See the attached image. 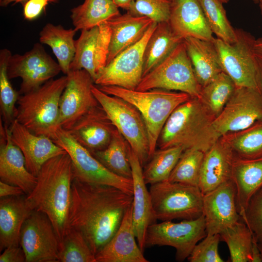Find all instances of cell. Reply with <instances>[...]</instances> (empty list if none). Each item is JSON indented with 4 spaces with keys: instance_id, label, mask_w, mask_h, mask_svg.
Wrapping results in <instances>:
<instances>
[{
    "instance_id": "obj_57",
    "label": "cell",
    "mask_w": 262,
    "mask_h": 262,
    "mask_svg": "<svg viewBox=\"0 0 262 262\" xmlns=\"http://www.w3.org/2000/svg\"><path fill=\"white\" fill-rule=\"evenodd\" d=\"M257 193L262 196V188L260 189Z\"/></svg>"
},
{
    "instance_id": "obj_6",
    "label": "cell",
    "mask_w": 262,
    "mask_h": 262,
    "mask_svg": "<svg viewBox=\"0 0 262 262\" xmlns=\"http://www.w3.org/2000/svg\"><path fill=\"white\" fill-rule=\"evenodd\" d=\"M92 92L113 125L123 136L143 167L149 159L147 128L138 109L125 100L108 95L95 85Z\"/></svg>"
},
{
    "instance_id": "obj_46",
    "label": "cell",
    "mask_w": 262,
    "mask_h": 262,
    "mask_svg": "<svg viewBox=\"0 0 262 262\" xmlns=\"http://www.w3.org/2000/svg\"><path fill=\"white\" fill-rule=\"evenodd\" d=\"M59 0H28L24 4L23 16L25 19L33 20L37 18L49 2H57Z\"/></svg>"
},
{
    "instance_id": "obj_12",
    "label": "cell",
    "mask_w": 262,
    "mask_h": 262,
    "mask_svg": "<svg viewBox=\"0 0 262 262\" xmlns=\"http://www.w3.org/2000/svg\"><path fill=\"white\" fill-rule=\"evenodd\" d=\"M42 44H34L31 50L23 54L12 55L8 63L7 74L10 80H22L20 95L34 90L54 79L62 72L58 63L47 52Z\"/></svg>"
},
{
    "instance_id": "obj_39",
    "label": "cell",
    "mask_w": 262,
    "mask_h": 262,
    "mask_svg": "<svg viewBox=\"0 0 262 262\" xmlns=\"http://www.w3.org/2000/svg\"><path fill=\"white\" fill-rule=\"evenodd\" d=\"M207 23L216 38L232 43L237 38L236 29L228 19L226 12L220 0H199Z\"/></svg>"
},
{
    "instance_id": "obj_38",
    "label": "cell",
    "mask_w": 262,
    "mask_h": 262,
    "mask_svg": "<svg viewBox=\"0 0 262 262\" xmlns=\"http://www.w3.org/2000/svg\"><path fill=\"white\" fill-rule=\"evenodd\" d=\"M204 153V151L196 148L184 149L168 180L198 187Z\"/></svg>"
},
{
    "instance_id": "obj_25",
    "label": "cell",
    "mask_w": 262,
    "mask_h": 262,
    "mask_svg": "<svg viewBox=\"0 0 262 262\" xmlns=\"http://www.w3.org/2000/svg\"><path fill=\"white\" fill-rule=\"evenodd\" d=\"M33 211L26 196L0 198V252L9 246H20L22 227Z\"/></svg>"
},
{
    "instance_id": "obj_48",
    "label": "cell",
    "mask_w": 262,
    "mask_h": 262,
    "mask_svg": "<svg viewBox=\"0 0 262 262\" xmlns=\"http://www.w3.org/2000/svg\"><path fill=\"white\" fill-rule=\"evenodd\" d=\"M26 194L18 186L4 183L0 181V197L18 196Z\"/></svg>"
},
{
    "instance_id": "obj_21",
    "label": "cell",
    "mask_w": 262,
    "mask_h": 262,
    "mask_svg": "<svg viewBox=\"0 0 262 262\" xmlns=\"http://www.w3.org/2000/svg\"><path fill=\"white\" fill-rule=\"evenodd\" d=\"M116 130L99 104L83 115L67 131L79 144L93 152L105 148Z\"/></svg>"
},
{
    "instance_id": "obj_44",
    "label": "cell",
    "mask_w": 262,
    "mask_h": 262,
    "mask_svg": "<svg viewBox=\"0 0 262 262\" xmlns=\"http://www.w3.org/2000/svg\"><path fill=\"white\" fill-rule=\"evenodd\" d=\"M259 244L262 245V196L256 193L241 216Z\"/></svg>"
},
{
    "instance_id": "obj_3",
    "label": "cell",
    "mask_w": 262,
    "mask_h": 262,
    "mask_svg": "<svg viewBox=\"0 0 262 262\" xmlns=\"http://www.w3.org/2000/svg\"><path fill=\"white\" fill-rule=\"evenodd\" d=\"M215 118L199 98L191 97L170 115L161 131L157 147L160 149L194 148L205 152L220 138L213 127Z\"/></svg>"
},
{
    "instance_id": "obj_41",
    "label": "cell",
    "mask_w": 262,
    "mask_h": 262,
    "mask_svg": "<svg viewBox=\"0 0 262 262\" xmlns=\"http://www.w3.org/2000/svg\"><path fill=\"white\" fill-rule=\"evenodd\" d=\"M58 262H96V260L83 235L68 228L60 244Z\"/></svg>"
},
{
    "instance_id": "obj_36",
    "label": "cell",
    "mask_w": 262,
    "mask_h": 262,
    "mask_svg": "<svg viewBox=\"0 0 262 262\" xmlns=\"http://www.w3.org/2000/svg\"><path fill=\"white\" fill-rule=\"evenodd\" d=\"M220 240L227 245L231 262H251L253 235L241 219L220 234Z\"/></svg>"
},
{
    "instance_id": "obj_4",
    "label": "cell",
    "mask_w": 262,
    "mask_h": 262,
    "mask_svg": "<svg viewBox=\"0 0 262 262\" xmlns=\"http://www.w3.org/2000/svg\"><path fill=\"white\" fill-rule=\"evenodd\" d=\"M66 75L51 79L38 88L19 96L15 119L37 135L53 139L58 128L60 101Z\"/></svg>"
},
{
    "instance_id": "obj_1",
    "label": "cell",
    "mask_w": 262,
    "mask_h": 262,
    "mask_svg": "<svg viewBox=\"0 0 262 262\" xmlns=\"http://www.w3.org/2000/svg\"><path fill=\"white\" fill-rule=\"evenodd\" d=\"M133 195L110 185L74 178L67 229L80 231L96 254L119 228Z\"/></svg>"
},
{
    "instance_id": "obj_20",
    "label": "cell",
    "mask_w": 262,
    "mask_h": 262,
    "mask_svg": "<svg viewBox=\"0 0 262 262\" xmlns=\"http://www.w3.org/2000/svg\"><path fill=\"white\" fill-rule=\"evenodd\" d=\"M129 157L133 182V223L137 243L144 252L147 229L150 225L156 223L157 219L153 210L149 191L147 188V184L143 178V167L131 147Z\"/></svg>"
},
{
    "instance_id": "obj_51",
    "label": "cell",
    "mask_w": 262,
    "mask_h": 262,
    "mask_svg": "<svg viewBox=\"0 0 262 262\" xmlns=\"http://www.w3.org/2000/svg\"><path fill=\"white\" fill-rule=\"evenodd\" d=\"M119 7L128 11L135 0H113Z\"/></svg>"
},
{
    "instance_id": "obj_50",
    "label": "cell",
    "mask_w": 262,
    "mask_h": 262,
    "mask_svg": "<svg viewBox=\"0 0 262 262\" xmlns=\"http://www.w3.org/2000/svg\"><path fill=\"white\" fill-rule=\"evenodd\" d=\"M258 73L257 85L258 89L262 95V60L257 58Z\"/></svg>"
},
{
    "instance_id": "obj_18",
    "label": "cell",
    "mask_w": 262,
    "mask_h": 262,
    "mask_svg": "<svg viewBox=\"0 0 262 262\" xmlns=\"http://www.w3.org/2000/svg\"><path fill=\"white\" fill-rule=\"evenodd\" d=\"M0 181L19 187L26 195L37 183V176L27 168L24 156L12 140L9 126L0 122Z\"/></svg>"
},
{
    "instance_id": "obj_11",
    "label": "cell",
    "mask_w": 262,
    "mask_h": 262,
    "mask_svg": "<svg viewBox=\"0 0 262 262\" xmlns=\"http://www.w3.org/2000/svg\"><path fill=\"white\" fill-rule=\"evenodd\" d=\"M207 234L203 214L196 219L183 220L178 223L172 221L155 223L147 229L145 248L155 246H172L176 250V260L183 262Z\"/></svg>"
},
{
    "instance_id": "obj_15",
    "label": "cell",
    "mask_w": 262,
    "mask_h": 262,
    "mask_svg": "<svg viewBox=\"0 0 262 262\" xmlns=\"http://www.w3.org/2000/svg\"><path fill=\"white\" fill-rule=\"evenodd\" d=\"M20 246L26 262H58L60 243L47 215L33 211L20 232Z\"/></svg>"
},
{
    "instance_id": "obj_2",
    "label": "cell",
    "mask_w": 262,
    "mask_h": 262,
    "mask_svg": "<svg viewBox=\"0 0 262 262\" xmlns=\"http://www.w3.org/2000/svg\"><path fill=\"white\" fill-rule=\"evenodd\" d=\"M74 178L72 162L66 152L49 159L42 165L37 175L35 186L26 195L31 209L49 217L60 244L67 229Z\"/></svg>"
},
{
    "instance_id": "obj_16",
    "label": "cell",
    "mask_w": 262,
    "mask_h": 262,
    "mask_svg": "<svg viewBox=\"0 0 262 262\" xmlns=\"http://www.w3.org/2000/svg\"><path fill=\"white\" fill-rule=\"evenodd\" d=\"M59 106V126L68 131L83 115L99 104L94 96V81L84 69L69 70Z\"/></svg>"
},
{
    "instance_id": "obj_29",
    "label": "cell",
    "mask_w": 262,
    "mask_h": 262,
    "mask_svg": "<svg viewBox=\"0 0 262 262\" xmlns=\"http://www.w3.org/2000/svg\"><path fill=\"white\" fill-rule=\"evenodd\" d=\"M183 41L168 22L157 23L145 49L143 77L163 62Z\"/></svg>"
},
{
    "instance_id": "obj_56",
    "label": "cell",
    "mask_w": 262,
    "mask_h": 262,
    "mask_svg": "<svg viewBox=\"0 0 262 262\" xmlns=\"http://www.w3.org/2000/svg\"><path fill=\"white\" fill-rule=\"evenodd\" d=\"M259 6H260L261 12L262 15V2L259 3Z\"/></svg>"
},
{
    "instance_id": "obj_31",
    "label": "cell",
    "mask_w": 262,
    "mask_h": 262,
    "mask_svg": "<svg viewBox=\"0 0 262 262\" xmlns=\"http://www.w3.org/2000/svg\"><path fill=\"white\" fill-rule=\"evenodd\" d=\"M119 7L113 0H84L70 10V18L74 29H89L120 14Z\"/></svg>"
},
{
    "instance_id": "obj_32",
    "label": "cell",
    "mask_w": 262,
    "mask_h": 262,
    "mask_svg": "<svg viewBox=\"0 0 262 262\" xmlns=\"http://www.w3.org/2000/svg\"><path fill=\"white\" fill-rule=\"evenodd\" d=\"M130 148L127 140L116 129L110 143L105 148L91 152L112 173L132 179V170L129 157Z\"/></svg>"
},
{
    "instance_id": "obj_42",
    "label": "cell",
    "mask_w": 262,
    "mask_h": 262,
    "mask_svg": "<svg viewBox=\"0 0 262 262\" xmlns=\"http://www.w3.org/2000/svg\"><path fill=\"white\" fill-rule=\"evenodd\" d=\"M171 0H135L127 12L135 16H147L157 23L168 22Z\"/></svg>"
},
{
    "instance_id": "obj_5",
    "label": "cell",
    "mask_w": 262,
    "mask_h": 262,
    "mask_svg": "<svg viewBox=\"0 0 262 262\" xmlns=\"http://www.w3.org/2000/svg\"><path fill=\"white\" fill-rule=\"evenodd\" d=\"M97 86L104 93L129 102L140 112L147 130L149 159L156 150L161 131L170 115L191 98L185 93L162 89L141 91L116 86Z\"/></svg>"
},
{
    "instance_id": "obj_58",
    "label": "cell",
    "mask_w": 262,
    "mask_h": 262,
    "mask_svg": "<svg viewBox=\"0 0 262 262\" xmlns=\"http://www.w3.org/2000/svg\"><path fill=\"white\" fill-rule=\"evenodd\" d=\"M254 0L259 2V3L262 2V0Z\"/></svg>"
},
{
    "instance_id": "obj_33",
    "label": "cell",
    "mask_w": 262,
    "mask_h": 262,
    "mask_svg": "<svg viewBox=\"0 0 262 262\" xmlns=\"http://www.w3.org/2000/svg\"><path fill=\"white\" fill-rule=\"evenodd\" d=\"M221 138L229 146L235 158L251 159L262 157V121Z\"/></svg>"
},
{
    "instance_id": "obj_53",
    "label": "cell",
    "mask_w": 262,
    "mask_h": 262,
    "mask_svg": "<svg viewBox=\"0 0 262 262\" xmlns=\"http://www.w3.org/2000/svg\"><path fill=\"white\" fill-rule=\"evenodd\" d=\"M27 0H0V6L1 7H6L12 2H14L15 4L20 3L23 5Z\"/></svg>"
},
{
    "instance_id": "obj_9",
    "label": "cell",
    "mask_w": 262,
    "mask_h": 262,
    "mask_svg": "<svg viewBox=\"0 0 262 262\" xmlns=\"http://www.w3.org/2000/svg\"><path fill=\"white\" fill-rule=\"evenodd\" d=\"M52 140L70 156L74 178L85 182L112 186L133 195L132 179L117 176L109 170L67 131L58 128Z\"/></svg>"
},
{
    "instance_id": "obj_28",
    "label": "cell",
    "mask_w": 262,
    "mask_h": 262,
    "mask_svg": "<svg viewBox=\"0 0 262 262\" xmlns=\"http://www.w3.org/2000/svg\"><path fill=\"white\" fill-rule=\"evenodd\" d=\"M183 42L196 78L202 87L222 72L213 41L188 37Z\"/></svg>"
},
{
    "instance_id": "obj_8",
    "label": "cell",
    "mask_w": 262,
    "mask_h": 262,
    "mask_svg": "<svg viewBox=\"0 0 262 262\" xmlns=\"http://www.w3.org/2000/svg\"><path fill=\"white\" fill-rule=\"evenodd\" d=\"M149 191L157 220H191L202 215L203 195L198 187L166 180L150 185Z\"/></svg>"
},
{
    "instance_id": "obj_35",
    "label": "cell",
    "mask_w": 262,
    "mask_h": 262,
    "mask_svg": "<svg viewBox=\"0 0 262 262\" xmlns=\"http://www.w3.org/2000/svg\"><path fill=\"white\" fill-rule=\"evenodd\" d=\"M236 86L224 72L201 88L199 98L216 117L232 96Z\"/></svg>"
},
{
    "instance_id": "obj_7",
    "label": "cell",
    "mask_w": 262,
    "mask_h": 262,
    "mask_svg": "<svg viewBox=\"0 0 262 262\" xmlns=\"http://www.w3.org/2000/svg\"><path fill=\"white\" fill-rule=\"evenodd\" d=\"M201 88L183 41L163 62L142 77L135 90L162 89L199 98Z\"/></svg>"
},
{
    "instance_id": "obj_13",
    "label": "cell",
    "mask_w": 262,
    "mask_h": 262,
    "mask_svg": "<svg viewBox=\"0 0 262 262\" xmlns=\"http://www.w3.org/2000/svg\"><path fill=\"white\" fill-rule=\"evenodd\" d=\"M262 121V95L258 89L236 87L232 96L213 122L221 137L245 129Z\"/></svg>"
},
{
    "instance_id": "obj_30",
    "label": "cell",
    "mask_w": 262,
    "mask_h": 262,
    "mask_svg": "<svg viewBox=\"0 0 262 262\" xmlns=\"http://www.w3.org/2000/svg\"><path fill=\"white\" fill-rule=\"evenodd\" d=\"M77 31L65 29L61 25L48 23L39 33L40 43L51 48L57 58L62 72L66 75L75 53V40L74 37Z\"/></svg>"
},
{
    "instance_id": "obj_40",
    "label": "cell",
    "mask_w": 262,
    "mask_h": 262,
    "mask_svg": "<svg viewBox=\"0 0 262 262\" xmlns=\"http://www.w3.org/2000/svg\"><path fill=\"white\" fill-rule=\"evenodd\" d=\"M10 50L2 49L0 50V106L1 116L4 123L10 126L15 119V114L20 95L12 86L7 74Z\"/></svg>"
},
{
    "instance_id": "obj_54",
    "label": "cell",
    "mask_w": 262,
    "mask_h": 262,
    "mask_svg": "<svg viewBox=\"0 0 262 262\" xmlns=\"http://www.w3.org/2000/svg\"><path fill=\"white\" fill-rule=\"evenodd\" d=\"M258 245H259V249L261 253V255H262V245L258 244Z\"/></svg>"
},
{
    "instance_id": "obj_47",
    "label": "cell",
    "mask_w": 262,
    "mask_h": 262,
    "mask_svg": "<svg viewBox=\"0 0 262 262\" xmlns=\"http://www.w3.org/2000/svg\"><path fill=\"white\" fill-rule=\"evenodd\" d=\"M26 262V256L20 246H12L6 248L0 255V262Z\"/></svg>"
},
{
    "instance_id": "obj_19",
    "label": "cell",
    "mask_w": 262,
    "mask_h": 262,
    "mask_svg": "<svg viewBox=\"0 0 262 262\" xmlns=\"http://www.w3.org/2000/svg\"><path fill=\"white\" fill-rule=\"evenodd\" d=\"M9 129L12 141L24 156L27 169L35 176L47 161L66 152L52 139L33 133L16 119Z\"/></svg>"
},
{
    "instance_id": "obj_52",
    "label": "cell",
    "mask_w": 262,
    "mask_h": 262,
    "mask_svg": "<svg viewBox=\"0 0 262 262\" xmlns=\"http://www.w3.org/2000/svg\"><path fill=\"white\" fill-rule=\"evenodd\" d=\"M254 50L257 57L262 60V37L255 40Z\"/></svg>"
},
{
    "instance_id": "obj_17",
    "label": "cell",
    "mask_w": 262,
    "mask_h": 262,
    "mask_svg": "<svg viewBox=\"0 0 262 262\" xmlns=\"http://www.w3.org/2000/svg\"><path fill=\"white\" fill-rule=\"evenodd\" d=\"M236 194L231 180L203 195L202 214L207 234H220L241 219L237 210Z\"/></svg>"
},
{
    "instance_id": "obj_26",
    "label": "cell",
    "mask_w": 262,
    "mask_h": 262,
    "mask_svg": "<svg viewBox=\"0 0 262 262\" xmlns=\"http://www.w3.org/2000/svg\"><path fill=\"white\" fill-rule=\"evenodd\" d=\"M106 22L111 30L107 65L121 51L141 39L154 22L147 16H135L127 12Z\"/></svg>"
},
{
    "instance_id": "obj_14",
    "label": "cell",
    "mask_w": 262,
    "mask_h": 262,
    "mask_svg": "<svg viewBox=\"0 0 262 262\" xmlns=\"http://www.w3.org/2000/svg\"><path fill=\"white\" fill-rule=\"evenodd\" d=\"M157 23L153 22L141 39L109 63L99 74L95 84L135 90L143 77L145 49Z\"/></svg>"
},
{
    "instance_id": "obj_43",
    "label": "cell",
    "mask_w": 262,
    "mask_h": 262,
    "mask_svg": "<svg viewBox=\"0 0 262 262\" xmlns=\"http://www.w3.org/2000/svg\"><path fill=\"white\" fill-rule=\"evenodd\" d=\"M219 234H209L194 247L187 260L190 262H223L218 252Z\"/></svg>"
},
{
    "instance_id": "obj_37",
    "label": "cell",
    "mask_w": 262,
    "mask_h": 262,
    "mask_svg": "<svg viewBox=\"0 0 262 262\" xmlns=\"http://www.w3.org/2000/svg\"><path fill=\"white\" fill-rule=\"evenodd\" d=\"M98 34V26L81 31L80 36L75 40V53L69 67V70H85L94 82L98 77L94 58Z\"/></svg>"
},
{
    "instance_id": "obj_49",
    "label": "cell",
    "mask_w": 262,
    "mask_h": 262,
    "mask_svg": "<svg viewBox=\"0 0 262 262\" xmlns=\"http://www.w3.org/2000/svg\"><path fill=\"white\" fill-rule=\"evenodd\" d=\"M251 262H262V255L258 243L254 237L251 247Z\"/></svg>"
},
{
    "instance_id": "obj_27",
    "label": "cell",
    "mask_w": 262,
    "mask_h": 262,
    "mask_svg": "<svg viewBox=\"0 0 262 262\" xmlns=\"http://www.w3.org/2000/svg\"><path fill=\"white\" fill-rule=\"evenodd\" d=\"M231 180L236 188L237 212L241 216L251 198L262 188V157L251 159L235 158Z\"/></svg>"
},
{
    "instance_id": "obj_34",
    "label": "cell",
    "mask_w": 262,
    "mask_h": 262,
    "mask_svg": "<svg viewBox=\"0 0 262 262\" xmlns=\"http://www.w3.org/2000/svg\"><path fill=\"white\" fill-rule=\"evenodd\" d=\"M184 150L180 147L156 150L143 169L145 183L151 185L168 180Z\"/></svg>"
},
{
    "instance_id": "obj_22",
    "label": "cell",
    "mask_w": 262,
    "mask_h": 262,
    "mask_svg": "<svg viewBox=\"0 0 262 262\" xmlns=\"http://www.w3.org/2000/svg\"><path fill=\"white\" fill-rule=\"evenodd\" d=\"M132 205L115 233L96 254V262H147L136 241Z\"/></svg>"
},
{
    "instance_id": "obj_24",
    "label": "cell",
    "mask_w": 262,
    "mask_h": 262,
    "mask_svg": "<svg viewBox=\"0 0 262 262\" xmlns=\"http://www.w3.org/2000/svg\"><path fill=\"white\" fill-rule=\"evenodd\" d=\"M234 156L220 138L204 153L198 188L203 195L231 180Z\"/></svg>"
},
{
    "instance_id": "obj_45",
    "label": "cell",
    "mask_w": 262,
    "mask_h": 262,
    "mask_svg": "<svg viewBox=\"0 0 262 262\" xmlns=\"http://www.w3.org/2000/svg\"><path fill=\"white\" fill-rule=\"evenodd\" d=\"M111 36V30L108 24L106 22L99 24L94 58V65L98 77L107 65Z\"/></svg>"
},
{
    "instance_id": "obj_55",
    "label": "cell",
    "mask_w": 262,
    "mask_h": 262,
    "mask_svg": "<svg viewBox=\"0 0 262 262\" xmlns=\"http://www.w3.org/2000/svg\"><path fill=\"white\" fill-rule=\"evenodd\" d=\"M222 3H228L229 0H220Z\"/></svg>"
},
{
    "instance_id": "obj_23",
    "label": "cell",
    "mask_w": 262,
    "mask_h": 262,
    "mask_svg": "<svg viewBox=\"0 0 262 262\" xmlns=\"http://www.w3.org/2000/svg\"><path fill=\"white\" fill-rule=\"evenodd\" d=\"M168 23L183 39L192 37L213 41L214 39L199 0H171Z\"/></svg>"
},
{
    "instance_id": "obj_10",
    "label": "cell",
    "mask_w": 262,
    "mask_h": 262,
    "mask_svg": "<svg viewBox=\"0 0 262 262\" xmlns=\"http://www.w3.org/2000/svg\"><path fill=\"white\" fill-rule=\"evenodd\" d=\"M237 38L232 43L215 38L222 71L229 76L236 87L258 89V61L254 50L255 39L242 29H236Z\"/></svg>"
}]
</instances>
